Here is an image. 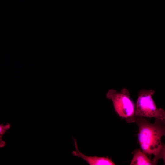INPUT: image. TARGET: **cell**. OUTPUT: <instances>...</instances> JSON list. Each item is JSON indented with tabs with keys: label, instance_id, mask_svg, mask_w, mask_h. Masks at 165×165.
<instances>
[{
	"label": "cell",
	"instance_id": "4",
	"mask_svg": "<svg viewBox=\"0 0 165 165\" xmlns=\"http://www.w3.org/2000/svg\"><path fill=\"white\" fill-rule=\"evenodd\" d=\"M73 139L76 149L75 150L73 151L72 152L74 156L82 159L90 165H116L111 159L108 157L91 156L85 155L79 150L77 141L74 138Z\"/></svg>",
	"mask_w": 165,
	"mask_h": 165
},
{
	"label": "cell",
	"instance_id": "2",
	"mask_svg": "<svg viewBox=\"0 0 165 165\" xmlns=\"http://www.w3.org/2000/svg\"><path fill=\"white\" fill-rule=\"evenodd\" d=\"M106 97L112 101L115 110L119 117L128 123H135V105L128 89L124 88L118 92L115 89H110L106 93Z\"/></svg>",
	"mask_w": 165,
	"mask_h": 165
},
{
	"label": "cell",
	"instance_id": "6",
	"mask_svg": "<svg viewBox=\"0 0 165 165\" xmlns=\"http://www.w3.org/2000/svg\"><path fill=\"white\" fill-rule=\"evenodd\" d=\"M11 125L7 123L4 125L0 124V148L5 147L6 145V142L2 139V137L7 130L10 129Z\"/></svg>",
	"mask_w": 165,
	"mask_h": 165
},
{
	"label": "cell",
	"instance_id": "1",
	"mask_svg": "<svg viewBox=\"0 0 165 165\" xmlns=\"http://www.w3.org/2000/svg\"><path fill=\"white\" fill-rule=\"evenodd\" d=\"M135 123L138 128V140L141 150L153 155L152 160L157 164L160 159L165 162V146L161 139L165 135V120L155 119L152 123L145 118L138 117Z\"/></svg>",
	"mask_w": 165,
	"mask_h": 165
},
{
	"label": "cell",
	"instance_id": "5",
	"mask_svg": "<svg viewBox=\"0 0 165 165\" xmlns=\"http://www.w3.org/2000/svg\"><path fill=\"white\" fill-rule=\"evenodd\" d=\"M133 155L130 165H155L157 164L151 160L140 148H137L132 152Z\"/></svg>",
	"mask_w": 165,
	"mask_h": 165
},
{
	"label": "cell",
	"instance_id": "3",
	"mask_svg": "<svg viewBox=\"0 0 165 165\" xmlns=\"http://www.w3.org/2000/svg\"><path fill=\"white\" fill-rule=\"evenodd\" d=\"M155 93V91L152 89H142L139 91L135 105L136 118H153L165 120L164 110L161 108H158L153 99Z\"/></svg>",
	"mask_w": 165,
	"mask_h": 165
}]
</instances>
